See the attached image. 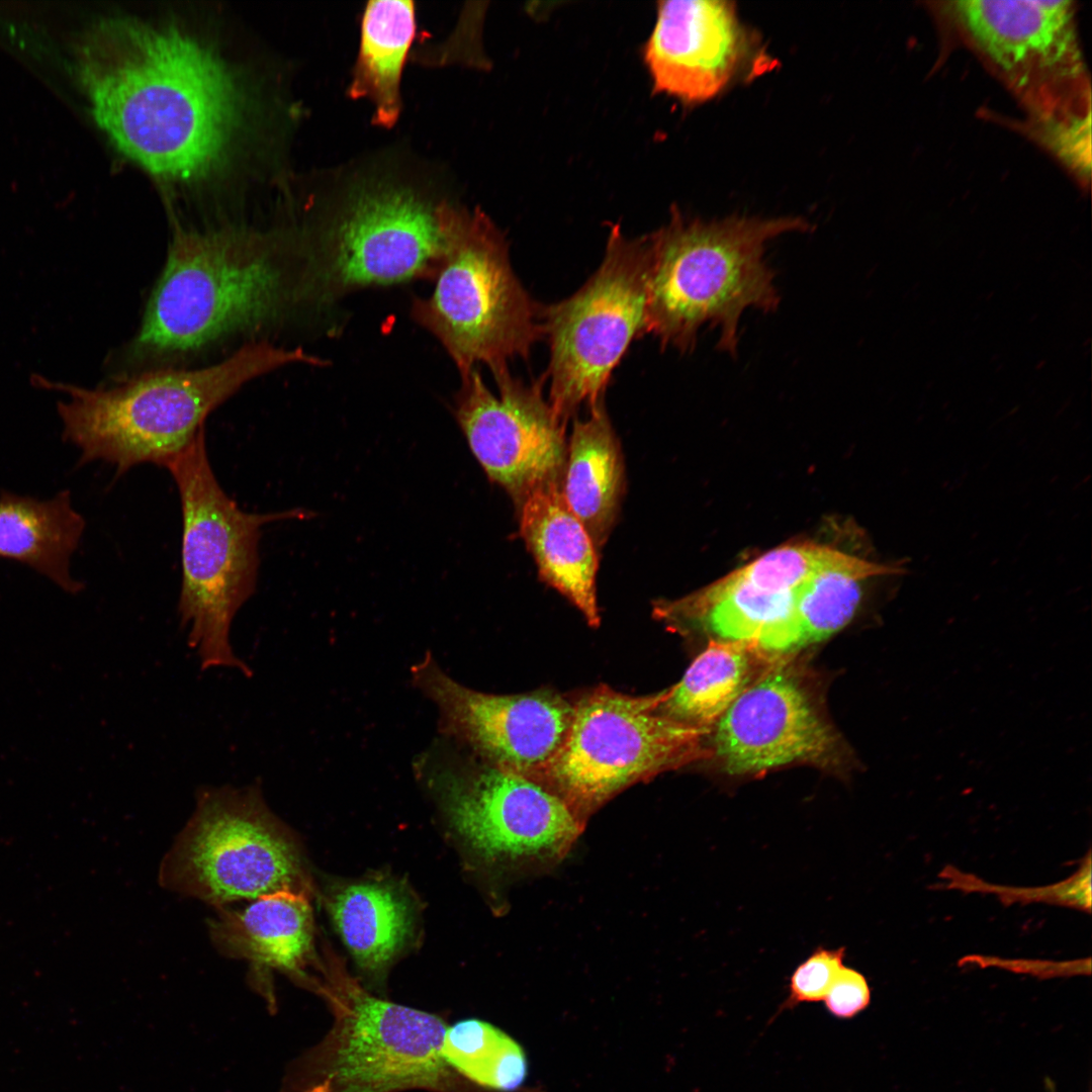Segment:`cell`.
<instances>
[{"label":"cell","mask_w":1092,"mask_h":1092,"mask_svg":"<svg viewBox=\"0 0 1092 1092\" xmlns=\"http://www.w3.org/2000/svg\"><path fill=\"white\" fill-rule=\"evenodd\" d=\"M74 77L112 144L156 176L191 180L220 160L239 96L200 40L135 18L96 20L72 43Z\"/></svg>","instance_id":"1"},{"label":"cell","mask_w":1092,"mask_h":1092,"mask_svg":"<svg viewBox=\"0 0 1092 1092\" xmlns=\"http://www.w3.org/2000/svg\"><path fill=\"white\" fill-rule=\"evenodd\" d=\"M810 229L800 216L703 219L672 209L668 222L646 236L645 334L663 349L689 353L707 326L719 333L716 348L736 356L744 311L774 312L781 302L767 243Z\"/></svg>","instance_id":"2"},{"label":"cell","mask_w":1092,"mask_h":1092,"mask_svg":"<svg viewBox=\"0 0 1092 1092\" xmlns=\"http://www.w3.org/2000/svg\"><path fill=\"white\" fill-rule=\"evenodd\" d=\"M301 362L320 363L301 349L262 341L199 369L152 371L107 388L60 385L70 394L58 405L63 437L80 449L81 464L107 462L116 476L142 463L165 467L204 430L208 415L244 384Z\"/></svg>","instance_id":"3"},{"label":"cell","mask_w":1092,"mask_h":1092,"mask_svg":"<svg viewBox=\"0 0 1092 1092\" xmlns=\"http://www.w3.org/2000/svg\"><path fill=\"white\" fill-rule=\"evenodd\" d=\"M279 243L247 230L177 231L134 341L138 353H188L276 320L300 293Z\"/></svg>","instance_id":"4"},{"label":"cell","mask_w":1092,"mask_h":1092,"mask_svg":"<svg viewBox=\"0 0 1092 1092\" xmlns=\"http://www.w3.org/2000/svg\"><path fill=\"white\" fill-rule=\"evenodd\" d=\"M442 255L432 293L416 298L414 320L445 348L460 373L486 365L492 375L527 359L544 338L542 310L523 287L509 244L479 209L441 201Z\"/></svg>","instance_id":"5"},{"label":"cell","mask_w":1092,"mask_h":1092,"mask_svg":"<svg viewBox=\"0 0 1092 1092\" xmlns=\"http://www.w3.org/2000/svg\"><path fill=\"white\" fill-rule=\"evenodd\" d=\"M182 510V586L178 613L201 669H252L234 652L230 632L242 606L256 592L261 529L272 522L308 519L305 510L253 514L242 511L218 483L208 460L205 432L171 459Z\"/></svg>","instance_id":"6"},{"label":"cell","mask_w":1092,"mask_h":1092,"mask_svg":"<svg viewBox=\"0 0 1092 1092\" xmlns=\"http://www.w3.org/2000/svg\"><path fill=\"white\" fill-rule=\"evenodd\" d=\"M159 879L164 888L217 908L309 889L298 848L268 808L259 783L200 788Z\"/></svg>","instance_id":"7"},{"label":"cell","mask_w":1092,"mask_h":1092,"mask_svg":"<svg viewBox=\"0 0 1092 1092\" xmlns=\"http://www.w3.org/2000/svg\"><path fill=\"white\" fill-rule=\"evenodd\" d=\"M663 696H629L607 687L582 696L562 744L530 779L583 821L626 787L705 756L708 730L662 714Z\"/></svg>","instance_id":"8"},{"label":"cell","mask_w":1092,"mask_h":1092,"mask_svg":"<svg viewBox=\"0 0 1092 1092\" xmlns=\"http://www.w3.org/2000/svg\"><path fill=\"white\" fill-rule=\"evenodd\" d=\"M315 967L311 987L335 1014L316 1053V1083L329 1092H463L441 1055L440 1017L371 995L329 949Z\"/></svg>","instance_id":"9"},{"label":"cell","mask_w":1092,"mask_h":1092,"mask_svg":"<svg viewBox=\"0 0 1092 1092\" xmlns=\"http://www.w3.org/2000/svg\"><path fill=\"white\" fill-rule=\"evenodd\" d=\"M648 266L646 236L630 239L614 224L597 271L571 296L543 307L548 401L565 425L580 405L604 399L614 369L645 334Z\"/></svg>","instance_id":"10"},{"label":"cell","mask_w":1092,"mask_h":1092,"mask_svg":"<svg viewBox=\"0 0 1092 1092\" xmlns=\"http://www.w3.org/2000/svg\"><path fill=\"white\" fill-rule=\"evenodd\" d=\"M347 192L309 257L312 282L332 292L434 278L442 255L439 203L387 180Z\"/></svg>","instance_id":"11"},{"label":"cell","mask_w":1092,"mask_h":1092,"mask_svg":"<svg viewBox=\"0 0 1092 1092\" xmlns=\"http://www.w3.org/2000/svg\"><path fill=\"white\" fill-rule=\"evenodd\" d=\"M436 787L453 829L487 862L519 867L556 861L582 830L583 821L555 793L491 763L444 768Z\"/></svg>","instance_id":"12"},{"label":"cell","mask_w":1092,"mask_h":1092,"mask_svg":"<svg viewBox=\"0 0 1092 1092\" xmlns=\"http://www.w3.org/2000/svg\"><path fill=\"white\" fill-rule=\"evenodd\" d=\"M461 374L454 416L469 449L490 482L516 511L538 489L561 487L566 425L543 395L542 379L525 382L509 369L494 376V394L474 367Z\"/></svg>","instance_id":"13"},{"label":"cell","mask_w":1092,"mask_h":1092,"mask_svg":"<svg viewBox=\"0 0 1092 1092\" xmlns=\"http://www.w3.org/2000/svg\"><path fill=\"white\" fill-rule=\"evenodd\" d=\"M643 60L654 92L688 105L707 102L770 65L736 3L726 0L658 2Z\"/></svg>","instance_id":"14"},{"label":"cell","mask_w":1092,"mask_h":1092,"mask_svg":"<svg viewBox=\"0 0 1092 1092\" xmlns=\"http://www.w3.org/2000/svg\"><path fill=\"white\" fill-rule=\"evenodd\" d=\"M415 678L437 704L449 731L491 764L527 778L551 759L571 723L573 705L549 692H477L455 681L431 658L415 669Z\"/></svg>","instance_id":"15"},{"label":"cell","mask_w":1092,"mask_h":1092,"mask_svg":"<svg viewBox=\"0 0 1092 1092\" xmlns=\"http://www.w3.org/2000/svg\"><path fill=\"white\" fill-rule=\"evenodd\" d=\"M836 736L792 672L775 668L749 685L716 722L713 751L729 776L792 763L827 764Z\"/></svg>","instance_id":"16"},{"label":"cell","mask_w":1092,"mask_h":1092,"mask_svg":"<svg viewBox=\"0 0 1092 1092\" xmlns=\"http://www.w3.org/2000/svg\"><path fill=\"white\" fill-rule=\"evenodd\" d=\"M1070 1L963 0L951 10L975 43L1025 90L1082 70Z\"/></svg>","instance_id":"17"},{"label":"cell","mask_w":1092,"mask_h":1092,"mask_svg":"<svg viewBox=\"0 0 1092 1092\" xmlns=\"http://www.w3.org/2000/svg\"><path fill=\"white\" fill-rule=\"evenodd\" d=\"M209 933L221 954L250 963L252 978L271 1002L272 969L310 985L306 969L316 961L306 892L283 890L255 899L243 909L219 908L209 923Z\"/></svg>","instance_id":"18"},{"label":"cell","mask_w":1092,"mask_h":1092,"mask_svg":"<svg viewBox=\"0 0 1092 1092\" xmlns=\"http://www.w3.org/2000/svg\"><path fill=\"white\" fill-rule=\"evenodd\" d=\"M516 512L520 535L540 578L569 600L590 626H599L596 581L600 552L565 503L561 487L536 490Z\"/></svg>","instance_id":"19"},{"label":"cell","mask_w":1092,"mask_h":1092,"mask_svg":"<svg viewBox=\"0 0 1092 1092\" xmlns=\"http://www.w3.org/2000/svg\"><path fill=\"white\" fill-rule=\"evenodd\" d=\"M588 410L586 419L573 422L561 493L600 552L619 518L626 487L625 464L605 399Z\"/></svg>","instance_id":"20"},{"label":"cell","mask_w":1092,"mask_h":1092,"mask_svg":"<svg viewBox=\"0 0 1092 1092\" xmlns=\"http://www.w3.org/2000/svg\"><path fill=\"white\" fill-rule=\"evenodd\" d=\"M84 528L68 490L46 500L8 491L0 494V557L30 566L72 595L83 589L69 568Z\"/></svg>","instance_id":"21"},{"label":"cell","mask_w":1092,"mask_h":1092,"mask_svg":"<svg viewBox=\"0 0 1092 1092\" xmlns=\"http://www.w3.org/2000/svg\"><path fill=\"white\" fill-rule=\"evenodd\" d=\"M903 571L862 558L813 575L798 586L789 614L760 635L756 647L767 656L786 655L829 638L854 617L867 580Z\"/></svg>","instance_id":"22"},{"label":"cell","mask_w":1092,"mask_h":1092,"mask_svg":"<svg viewBox=\"0 0 1092 1092\" xmlns=\"http://www.w3.org/2000/svg\"><path fill=\"white\" fill-rule=\"evenodd\" d=\"M328 905L358 966L381 978L413 933V907L404 893L386 881L356 882L334 890Z\"/></svg>","instance_id":"23"},{"label":"cell","mask_w":1092,"mask_h":1092,"mask_svg":"<svg viewBox=\"0 0 1092 1092\" xmlns=\"http://www.w3.org/2000/svg\"><path fill=\"white\" fill-rule=\"evenodd\" d=\"M416 34L412 1H370L361 21V36L349 96L368 99L373 122L389 128L401 110L400 80Z\"/></svg>","instance_id":"24"},{"label":"cell","mask_w":1092,"mask_h":1092,"mask_svg":"<svg viewBox=\"0 0 1092 1092\" xmlns=\"http://www.w3.org/2000/svg\"><path fill=\"white\" fill-rule=\"evenodd\" d=\"M760 655L763 653L755 643L711 641L681 679L664 691L659 711L684 724L708 730L756 679V657Z\"/></svg>","instance_id":"25"},{"label":"cell","mask_w":1092,"mask_h":1092,"mask_svg":"<svg viewBox=\"0 0 1092 1092\" xmlns=\"http://www.w3.org/2000/svg\"><path fill=\"white\" fill-rule=\"evenodd\" d=\"M441 1055L456 1074L483 1087L512 1091L526 1079L527 1060L520 1044L479 1019L447 1026Z\"/></svg>","instance_id":"26"},{"label":"cell","mask_w":1092,"mask_h":1092,"mask_svg":"<svg viewBox=\"0 0 1092 1092\" xmlns=\"http://www.w3.org/2000/svg\"><path fill=\"white\" fill-rule=\"evenodd\" d=\"M939 877L947 881V889L963 892L993 894L1004 904L1043 902L1091 912V850L1082 858L1078 870L1059 883L1035 888H1016L986 883L974 875L946 866Z\"/></svg>","instance_id":"27"},{"label":"cell","mask_w":1092,"mask_h":1092,"mask_svg":"<svg viewBox=\"0 0 1092 1092\" xmlns=\"http://www.w3.org/2000/svg\"><path fill=\"white\" fill-rule=\"evenodd\" d=\"M845 950L844 946L815 947L793 971L787 986V997L777 1013L795 1009L804 1003L823 1001L844 966Z\"/></svg>","instance_id":"28"},{"label":"cell","mask_w":1092,"mask_h":1092,"mask_svg":"<svg viewBox=\"0 0 1092 1092\" xmlns=\"http://www.w3.org/2000/svg\"><path fill=\"white\" fill-rule=\"evenodd\" d=\"M823 1001L827 1012L833 1017L850 1019L869 1006L871 988L862 973L844 965Z\"/></svg>","instance_id":"29"},{"label":"cell","mask_w":1092,"mask_h":1092,"mask_svg":"<svg viewBox=\"0 0 1092 1092\" xmlns=\"http://www.w3.org/2000/svg\"><path fill=\"white\" fill-rule=\"evenodd\" d=\"M306 1092H329L328 1087L324 1083H316L312 1085Z\"/></svg>","instance_id":"30"}]
</instances>
